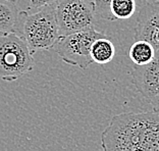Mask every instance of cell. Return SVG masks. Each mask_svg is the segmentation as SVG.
Here are the masks:
<instances>
[{
	"mask_svg": "<svg viewBox=\"0 0 159 151\" xmlns=\"http://www.w3.org/2000/svg\"><path fill=\"white\" fill-rule=\"evenodd\" d=\"M102 151H159V113L116 114L101 134Z\"/></svg>",
	"mask_w": 159,
	"mask_h": 151,
	"instance_id": "1",
	"label": "cell"
},
{
	"mask_svg": "<svg viewBox=\"0 0 159 151\" xmlns=\"http://www.w3.org/2000/svg\"><path fill=\"white\" fill-rule=\"evenodd\" d=\"M13 33L19 35L33 52L53 48L60 36L55 4L44 6L33 13L20 11Z\"/></svg>",
	"mask_w": 159,
	"mask_h": 151,
	"instance_id": "2",
	"label": "cell"
},
{
	"mask_svg": "<svg viewBox=\"0 0 159 151\" xmlns=\"http://www.w3.org/2000/svg\"><path fill=\"white\" fill-rule=\"evenodd\" d=\"M33 51L17 34L0 35V78L13 82L34 67Z\"/></svg>",
	"mask_w": 159,
	"mask_h": 151,
	"instance_id": "3",
	"label": "cell"
},
{
	"mask_svg": "<svg viewBox=\"0 0 159 151\" xmlns=\"http://www.w3.org/2000/svg\"><path fill=\"white\" fill-rule=\"evenodd\" d=\"M102 37H106V35L91 27L70 35L59 36L53 48L66 63L80 69H88L94 63L91 56L93 43Z\"/></svg>",
	"mask_w": 159,
	"mask_h": 151,
	"instance_id": "4",
	"label": "cell"
},
{
	"mask_svg": "<svg viewBox=\"0 0 159 151\" xmlns=\"http://www.w3.org/2000/svg\"><path fill=\"white\" fill-rule=\"evenodd\" d=\"M55 16L60 36L94 27L96 20L93 0H58Z\"/></svg>",
	"mask_w": 159,
	"mask_h": 151,
	"instance_id": "5",
	"label": "cell"
},
{
	"mask_svg": "<svg viewBox=\"0 0 159 151\" xmlns=\"http://www.w3.org/2000/svg\"><path fill=\"white\" fill-rule=\"evenodd\" d=\"M134 38L145 40L159 49V0H143Z\"/></svg>",
	"mask_w": 159,
	"mask_h": 151,
	"instance_id": "6",
	"label": "cell"
},
{
	"mask_svg": "<svg viewBox=\"0 0 159 151\" xmlns=\"http://www.w3.org/2000/svg\"><path fill=\"white\" fill-rule=\"evenodd\" d=\"M132 79L137 90L148 101L159 94V49L149 63L135 66Z\"/></svg>",
	"mask_w": 159,
	"mask_h": 151,
	"instance_id": "7",
	"label": "cell"
},
{
	"mask_svg": "<svg viewBox=\"0 0 159 151\" xmlns=\"http://www.w3.org/2000/svg\"><path fill=\"white\" fill-rule=\"evenodd\" d=\"M156 49L145 40H135L129 50V57L135 66H144L154 58Z\"/></svg>",
	"mask_w": 159,
	"mask_h": 151,
	"instance_id": "8",
	"label": "cell"
},
{
	"mask_svg": "<svg viewBox=\"0 0 159 151\" xmlns=\"http://www.w3.org/2000/svg\"><path fill=\"white\" fill-rule=\"evenodd\" d=\"M19 12L16 3L0 0V35L14 32Z\"/></svg>",
	"mask_w": 159,
	"mask_h": 151,
	"instance_id": "9",
	"label": "cell"
},
{
	"mask_svg": "<svg viewBox=\"0 0 159 151\" xmlns=\"http://www.w3.org/2000/svg\"><path fill=\"white\" fill-rule=\"evenodd\" d=\"M115 48L113 43L106 37L99 38L93 43L91 47V56L94 62L106 64L113 59Z\"/></svg>",
	"mask_w": 159,
	"mask_h": 151,
	"instance_id": "10",
	"label": "cell"
},
{
	"mask_svg": "<svg viewBox=\"0 0 159 151\" xmlns=\"http://www.w3.org/2000/svg\"><path fill=\"white\" fill-rule=\"evenodd\" d=\"M110 13L113 21L128 20L136 12V0H110L109 2Z\"/></svg>",
	"mask_w": 159,
	"mask_h": 151,
	"instance_id": "11",
	"label": "cell"
},
{
	"mask_svg": "<svg viewBox=\"0 0 159 151\" xmlns=\"http://www.w3.org/2000/svg\"><path fill=\"white\" fill-rule=\"evenodd\" d=\"M109 2L110 0H93L96 17L105 21H113L109 9Z\"/></svg>",
	"mask_w": 159,
	"mask_h": 151,
	"instance_id": "12",
	"label": "cell"
},
{
	"mask_svg": "<svg viewBox=\"0 0 159 151\" xmlns=\"http://www.w3.org/2000/svg\"><path fill=\"white\" fill-rule=\"evenodd\" d=\"M58 0H30V8L33 10H37L47 5L56 4Z\"/></svg>",
	"mask_w": 159,
	"mask_h": 151,
	"instance_id": "13",
	"label": "cell"
},
{
	"mask_svg": "<svg viewBox=\"0 0 159 151\" xmlns=\"http://www.w3.org/2000/svg\"><path fill=\"white\" fill-rule=\"evenodd\" d=\"M149 102L153 107L154 112L159 113V94H157L156 96H154L152 99H150Z\"/></svg>",
	"mask_w": 159,
	"mask_h": 151,
	"instance_id": "14",
	"label": "cell"
},
{
	"mask_svg": "<svg viewBox=\"0 0 159 151\" xmlns=\"http://www.w3.org/2000/svg\"><path fill=\"white\" fill-rule=\"evenodd\" d=\"M4 1H9V2H13V3H16L17 0H4Z\"/></svg>",
	"mask_w": 159,
	"mask_h": 151,
	"instance_id": "15",
	"label": "cell"
}]
</instances>
